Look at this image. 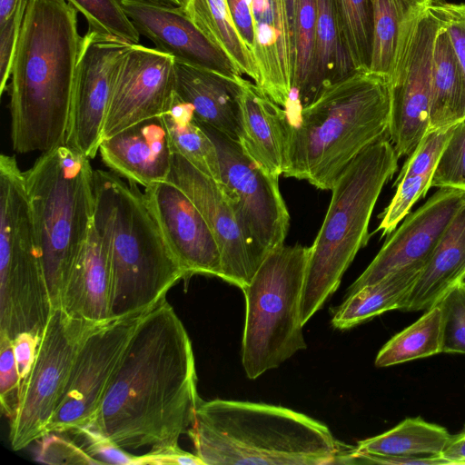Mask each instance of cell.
<instances>
[{
	"label": "cell",
	"instance_id": "cell-1",
	"mask_svg": "<svg viewBox=\"0 0 465 465\" xmlns=\"http://www.w3.org/2000/svg\"><path fill=\"white\" fill-rule=\"evenodd\" d=\"M200 401L192 342L165 298L142 315L86 426L125 450L176 447Z\"/></svg>",
	"mask_w": 465,
	"mask_h": 465
},
{
	"label": "cell",
	"instance_id": "cell-2",
	"mask_svg": "<svg viewBox=\"0 0 465 465\" xmlns=\"http://www.w3.org/2000/svg\"><path fill=\"white\" fill-rule=\"evenodd\" d=\"M65 0H30L13 58L11 141L20 153L64 144L83 36Z\"/></svg>",
	"mask_w": 465,
	"mask_h": 465
},
{
	"label": "cell",
	"instance_id": "cell-3",
	"mask_svg": "<svg viewBox=\"0 0 465 465\" xmlns=\"http://www.w3.org/2000/svg\"><path fill=\"white\" fill-rule=\"evenodd\" d=\"M285 112L282 175L331 190L360 153L388 135L390 82L370 71H353L323 88L311 104Z\"/></svg>",
	"mask_w": 465,
	"mask_h": 465
},
{
	"label": "cell",
	"instance_id": "cell-4",
	"mask_svg": "<svg viewBox=\"0 0 465 465\" xmlns=\"http://www.w3.org/2000/svg\"><path fill=\"white\" fill-rule=\"evenodd\" d=\"M110 171H94V223L109 256V318L147 312L186 273L144 192Z\"/></svg>",
	"mask_w": 465,
	"mask_h": 465
},
{
	"label": "cell",
	"instance_id": "cell-5",
	"mask_svg": "<svg viewBox=\"0 0 465 465\" xmlns=\"http://www.w3.org/2000/svg\"><path fill=\"white\" fill-rule=\"evenodd\" d=\"M187 434L204 465L337 464L344 451L324 423L250 401L201 400Z\"/></svg>",
	"mask_w": 465,
	"mask_h": 465
},
{
	"label": "cell",
	"instance_id": "cell-6",
	"mask_svg": "<svg viewBox=\"0 0 465 465\" xmlns=\"http://www.w3.org/2000/svg\"><path fill=\"white\" fill-rule=\"evenodd\" d=\"M387 136L360 153L331 190L328 211L310 247L300 305L302 325L338 289L357 252L369 241L372 211L398 168L399 158Z\"/></svg>",
	"mask_w": 465,
	"mask_h": 465
},
{
	"label": "cell",
	"instance_id": "cell-7",
	"mask_svg": "<svg viewBox=\"0 0 465 465\" xmlns=\"http://www.w3.org/2000/svg\"><path fill=\"white\" fill-rule=\"evenodd\" d=\"M23 175L52 308H59L93 223L94 170L90 159L62 144L43 152Z\"/></svg>",
	"mask_w": 465,
	"mask_h": 465
},
{
	"label": "cell",
	"instance_id": "cell-8",
	"mask_svg": "<svg viewBox=\"0 0 465 465\" xmlns=\"http://www.w3.org/2000/svg\"><path fill=\"white\" fill-rule=\"evenodd\" d=\"M310 249L301 244L275 248L242 290L246 302L242 362L249 379L307 347L300 305Z\"/></svg>",
	"mask_w": 465,
	"mask_h": 465
},
{
	"label": "cell",
	"instance_id": "cell-9",
	"mask_svg": "<svg viewBox=\"0 0 465 465\" xmlns=\"http://www.w3.org/2000/svg\"><path fill=\"white\" fill-rule=\"evenodd\" d=\"M0 334L42 336L52 312L42 257L15 156L0 155Z\"/></svg>",
	"mask_w": 465,
	"mask_h": 465
},
{
	"label": "cell",
	"instance_id": "cell-10",
	"mask_svg": "<svg viewBox=\"0 0 465 465\" xmlns=\"http://www.w3.org/2000/svg\"><path fill=\"white\" fill-rule=\"evenodd\" d=\"M198 122L216 147L222 183L232 193L237 219L257 270L272 250L284 244L289 229L290 215L280 192L279 177L262 169L237 140Z\"/></svg>",
	"mask_w": 465,
	"mask_h": 465
},
{
	"label": "cell",
	"instance_id": "cell-11",
	"mask_svg": "<svg viewBox=\"0 0 465 465\" xmlns=\"http://www.w3.org/2000/svg\"><path fill=\"white\" fill-rule=\"evenodd\" d=\"M98 323L52 310L34 364L22 383L17 410L10 420L9 440L20 450L46 433L65 389L78 346Z\"/></svg>",
	"mask_w": 465,
	"mask_h": 465
},
{
	"label": "cell",
	"instance_id": "cell-12",
	"mask_svg": "<svg viewBox=\"0 0 465 465\" xmlns=\"http://www.w3.org/2000/svg\"><path fill=\"white\" fill-rule=\"evenodd\" d=\"M428 0L407 19L390 79L389 139L398 158L409 156L429 131L432 55L441 21Z\"/></svg>",
	"mask_w": 465,
	"mask_h": 465
},
{
	"label": "cell",
	"instance_id": "cell-13",
	"mask_svg": "<svg viewBox=\"0 0 465 465\" xmlns=\"http://www.w3.org/2000/svg\"><path fill=\"white\" fill-rule=\"evenodd\" d=\"M143 313L110 319L86 332L76 351L63 397L46 433H71L92 422Z\"/></svg>",
	"mask_w": 465,
	"mask_h": 465
},
{
	"label": "cell",
	"instance_id": "cell-14",
	"mask_svg": "<svg viewBox=\"0 0 465 465\" xmlns=\"http://www.w3.org/2000/svg\"><path fill=\"white\" fill-rule=\"evenodd\" d=\"M131 45L90 30L83 36L64 144L90 160L99 152L115 72Z\"/></svg>",
	"mask_w": 465,
	"mask_h": 465
},
{
	"label": "cell",
	"instance_id": "cell-15",
	"mask_svg": "<svg viewBox=\"0 0 465 465\" xmlns=\"http://www.w3.org/2000/svg\"><path fill=\"white\" fill-rule=\"evenodd\" d=\"M175 96L174 59L156 48L131 45L115 72L102 139L161 116Z\"/></svg>",
	"mask_w": 465,
	"mask_h": 465
},
{
	"label": "cell",
	"instance_id": "cell-16",
	"mask_svg": "<svg viewBox=\"0 0 465 465\" xmlns=\"http://www.w3.org/2000/svg\"><path fill=\"white\" fill-rule=\"evenodd\" d=\"M166 181L187 194L209 225L221 253L222 279L242 290L257 270L226 186L175 152Z\"/></svg>",
	"mask_w": 465,
	"mask_h": 465
},
{
	"label": "cell",
	"instance_id": "cell-17",
	"mask_svg": "<svg viewBox=\"0 0 465 465\" xmlns=\"http://www.w3.org/2000/svg\"><path fill=\"white\" fill-rule=\"evenodd\" d=\"M464 202V192L439 188L392 232L369 266L350 286L347 295L411 264L427 263Z\"/></svg>",
	"mask_w": 465,
	"mask_h": 465
},
{
	"label": "cell",
	"instance_id": "cell-18",
	"mask_svg": "<svg viewBox=\"0 0 465 465\" xmlns=\"http://www.w3.org/2000/svg\"><path fill=\"white\" fill-rule=\"evenodd\" d=\"M143 192L186 277L204 274L222 279V259L217 242L187 194L169 181L153 183Z\"/></svg>",
	"mask_w": 465,
	"mask_h": 465
},
{
	"label": "cell",
	"instance_id": "cell-19",
	"mask_svg": "<svg viewBox=\"0 0 465 465\" xmlns=\"http://www.w3.org/2000/svg\"><path fill=\"white\" fill-rule=\"evenodd\" d=\"M140 35L174 61L203 67L235 79L242 75L227 55L196 27L181 6L148 0H122Z\"/></svg>",
	"mask_w": 465,
	"mask_h": 465
},
{
	"label": "cell",
	"instance_id": "cell-20",
	"mask_svg": "<svg viewBox=\"0 0 465 465\" xmlns=\"http://www.w3.org/2000/svg\"><path fill=\"white\" fill-rule=\"evenodd\" d=\"M98 153L112 172L146 188L167 180L173 150L162 116H156L102 139Z\"/></svg>",
	"mask_w": 465,
	"mask_h": 465
},
{
	"label": "cell",
	"instance_id": "cell-21",
	"mask_svg": "<svg viewBox=\"0 0 465 465\" xmlns=\"http://www.w3.org/2000/svg\"><path fill=\"white\" fill-rule=\"evenodd\" d=\"M255 42L256 85L275 104L287 106L294 65V37L285 0H251Z\"/></svg>",
	"mask_w": 465,
	"mask_h": 465
},
{
	"label": "cell",
	"instance_id": "cell-22",
	"mask_svg": "<svg viewBox=\"0 0 465 465\" xmlns=\"http://www.w3.org/2000/svg\"><path fill=\"white\" fill-rule=\"evenodd\" d=\"M237 84L238 142L262 169L280 177L283 173L286 156V112L253 82L240 75Z\"/></svg>",
	"mask_w": 465,
	"mask_h": 465
},
{
	"label": "cell",
	"instance_id": "cell-23",
	"mask_svg": "<svg viewBox=\"0 0 465 465\" xmlns=\"http://www.w3.org/2000/svg\"><path fill=\"white\" fill-rule=\"evenodd\" d=\"M110 285L107 247L93 220L86 243L62 292L59 308L74 318L104 322L110 320Z\"/></svg>",
	"mask_w": 465,
	"mask_h": 465
},
{
	"label": "cell",
	"instance_id": "cell-24",
	"mask_svg": "<svg viewBox=\"0 0 465 465\" xmlns=\"http://www.w3.org/2000/svg\"><path fill=\"white\" fill-rule=\"evenodd\" d=\"M175 69L177 96L193 107L199 121L238 141V76L231 79L212 70L176 61Z\"/></svg>",
	"mask_w": 465,
	"mask_h": 465
},
{
	"label": "cell",
	"instance_id": "cell-25",
	"mask_svg": "<svg viewBox=\"0 0 465 465\" xmlns=\"http://www.w3.org/2000/svg\"><path fill=\"white\" fill-rule=\"evenodd\" d=\"M464 275L465 202L442 234L400 311H426L463 281Z\"/></svg>",
	"mask_w": 465,
	"mask_h": 465
},
{
	"label": "cell",
	"instance_id": "cell-26",
	"mask_svg": "<svg viewBox=\"0 0 465 465\" xmlns=\"http://www.w3.org/2000/svg\"><path fill=\"white\" fill-rule=\"evenodd\" d=\"M425 264H411L347 295L335 311L331 324L347 330L386 312L401 310Z\"/></svg>",
	"mask_w": 465,
	"mask_h": 465
},
{
	"label": "cell",
	"instance_id": "cell-27",
	"mask_svg": "<svg viewBox=\"0 0 465 465\" xmlns=\"http://www.w3.org/2000/svg\"><path fill=\"white\" fill-rule=\"evenodd\" d=\"M465 119V74L442 25L434 43L429 130L451 127Z\"/></svg>",
	"mask_w": 465,
	"mask_h": 465
},
{
	"label": "cell",
	"instance_id": "cell-28",
	"mask_svg": "<svg viewBox=\"0 0 465 465\" xmlns=\"http://www.w3.org/2000/svg\"><path fill=\"white\" fill-rule=\"evenodd\" d=\"M196 27L232 62L239 73L256 84L259 79L252 53L240 35L226 0H183L181 5Z\"/></svg>",
	"mask_w": 465,
	"mask_h": 465
},
{
	"label": "cell",
	"instance_id": "cell-29",
	"mask_svg": "<svg viewBox=\"0 0 465 465\" xmlns=\"http://www.w3.org/2000/svg\"><path fill=\"white\" fill-rule=\"evenodd\" d=\"M450 438L442 426L420 417L407 418L388 431L358 441L354 449L384 456L441 455Z\"/></svg>",
	"mask_w": 465,
	"mask_h": 465
},
{
	"label": "cell",
	"instance_id": "cell-30",
	"mask_svg": "<svg viewBox=\"0 0 465 465\" xmlns=\"http://www.w3.org/2000/svg\"><path fill=\"white\" fill-rule=\"evenodd\" d=\"M353 71L342 39L336 0H316L313 100L323 88Z\"/></svg>",
	"mask_w": 465,
	"mask_h": 465
},
{
	"label": "cell",
	"instance_id": "cell-31",
	"mask_svg": "<svg viewBox=\"0 0 465 465\" xmlns=\"http://www.w3.org/2000/svg\"><path fill=\"white\" fill-rule=\"evenodd\" d=\"M173 152L222 183L216 147L201 127L193 107L176 94L162 115Z\"/></svg>",
	"mask_w": 465,
	"mask_h": 465
},
{
	"label": "cell",
	"instance_id": "cell-32",
	"mask_svg": "<svg viewBox=\"0 0 465 465\" xmlns=\"http://www.w3.org/2000/svg\"><path fill=\"white\" fill-rule=\"evenodd\" d=\"M372 45L369 71L390 81L407 19L428 0H371Z\"/></svg>",
	"mask_w": 465,
	"mask_h": 465
},
{
	"label": "cell",
	"instance_id": "cell-33",
	"mask_svg": "<svg viewBox=\"0 0 465 465\" xmlns=\"http://www.w3.org/2000/svg\"><path fill=\"white\" fill-rule=\"evenodd\" d=\"M441 346L442 311L437 303L390 339L378 352L375 365L382 368L427 358L440 353Z\"/></svg>",
	"mask_w": 465,
	"mask_h": 465
},
{
	"label": "cell",
	"instance_id": "cell-34",
	"mask_svg": "<svg viewBox=\"0 0 465 465\" xmlns=\"http://www.w3.org/2000/svg\"><path fill=\"white\" fill-rule=\"evenodd\" d=\"M316 0H298L294 30V65L289 104L302 107L313 101Z\"/></svg>",
	"mask_w": 465,
	"mask_h": 465
},
{
	"label": "cell",
	"instance_id": "cell-35",
	"mask_svg": "<svg viewBox=\"0 0 465 465\" xmlns=\"http://www.w3.org/2000/svg\"><path fill=\"white\" fill-rule=\"evenodd\" d=\"M344 46L354 71H369L372 45V1L336 0Z\"/></svg>",
	"mask_w": 465,
	"mask_h": 465
},
{
	"label": "cell",
	"instance_id": "cell-36",
	"mask_svg": "<svg viewBox=\"0 0 465 465\" xmlns=\"http://www.w3.org/2000/svg\"><path fill=\"white\" fill-rule=\"evenodd\" d=\"M88 23V30L139 44L140 34L126 15L122 0H65Z\"/></svg>",
	"mask_w": 465,
	"mask_h": 465
},
{
	"label": "cell",
	"instance_id": "cell-37",
	"mask_svg": "<svg viewBox=\"0 0 465 465\" xmlns=\"http://www.w3.org/2000/svg\"><path fill=\"white\" fill-rule=\"evenodd\" d=\"M430 187L452 188L465 193V119L452 126Z\"/></svg>",
	"mask_w": 465,
	"mask_h": 465
},
{
	"label": "cell",
	"instance_id": "cell-38",
	"mask_svg": "<svg viewBox=\"0 0 465 465\" xmlns=\"http://www.w3.org/2000/svg\"><path fill=\"white\" fill-rule=\"evenodd\" d=\"M432 175L404 176L396 181V193L381 215L377 231L381 235L391 234L400 222L409 214L411 208L424 197L430 188Z\"/></svg>",
	"mask_w": 465,
	"mask_h": 465
},
{
	"label": "cell",
	"instance_id": "cell-39",
	"mask_svg": "<svg viewBox=\"0 0 465 465\" xmlns=\"http://www.w3.org/2000/svg\"><path fill=\"white\" fill-rule=\"evenodd\" d=\"M439 303L442 311L441 352L465 354V280Z\"/></svg>",
	"mask_w": 465,
	"mask_h": 465
},
{
	"label": "cell",
	"instance_id": "cell-40",
	"mask_svg": "<svg viewBox=\"0 0 465 465\" xmlns=\"http://www.w3.org/2000/svg\"><path fill=\"white\" fill-rule=\"evenodd\" d=\"M451 127L429 130L408 156L397 180L411 175H433L450 137Z\"/></svg>",
	"mask_w": 465,
	"mask_h": 465
},
{
	"label": "cell",
	"instance_id": "cell-41",
	"mask_svg": "<svg viewBox=\"0 0 465 465\" xmlns=\"http://www.w3.org/2000/svg\"><path fill=\"white\" fill-rule=\"evenodd\" d=\"M21 386L13 341L0 334V401L2 412L9 420L14 417L17 410Z\"/></svg>",
	"mask_w": 465,
	"mask_h": 465
},
{
	"label": "cell",
	"instance_id": "cell-42",
	"mask_svg": "<svg viewBox=\"0 0 465 465\" xmlns=\"http://www.w3.org/2000/svg\"><path fill=\"white\" fill-rule=\"evenodd\" d=\"M58 432H47L38 441L35 460L46 464H101L83 447Z\"/></svg>",
	"mask_w": 465,
	"mask_h": 465
},
{
	"label": "cell",
	"instance_id": "cell-43",
	"mask_svg": "<svg viewBox=\"0 0 465 465\" xmlns=\"http://www.w3.org/2000/svg\"><path fill=\"white\" fill-rule=\"evenodd\" d=\"M83 442L80 446L101 464L140 465V455L129 453L89 426L73 432Z\"/></svg>",
	"mask_w": 465,
	"mask_h": 465
},
{
	"label": "cell",
	"instance_id": "cell-44",
	"mask_svg": "<svg viewBox=\"0 0 465 465\" xmlns=\"http://www.w3.org/2000/svg\"><path fill=\"white\" fill-rule=\"evenodd\" d=\"M429 8L448 31L465 74V4L430 0Z\"/></svg>",
	"mask_w": 465,
	"mask_h": 465
},
{
	"label": "cell",
	"instance_id": "cell-45",
	"mask_svg": "<svg viewBox=\"0 0 465 465\" xmlns=\"http://www.w3.org/2000/svg\"><path fill=\"white\" fill-rule=\"evenodd\" d=\"M40 340V335L32 332L20 333L13 340L14 353L21 383L34 364Z\"/></svg>",
	"mask_w": 465,
	"mask_h": 465
},
{
	"label": "cell",
	"instance_id": "cell-46",
	"mask_svg": "<svg viewBox=\"0 0 465 465\" xmlns=\"http://www.w3.org/2000/svg\"><path fill=\"white\" fill-rule=\"evenodd\" d=\"M226 4L240 35L252 53L255 31L251 0H226Z\"/></svg>",
	"mask_w": 465,
	"mask_h": 465
},
{
	"label": "cell",
	"instance_id": "cell-47",
	"mask_svg": "<svg viewBox=\"0 0 465 465\" xmlns=\"http://www.w3.org/2000/svg\"><path fill=\"white\" fill-rule=\"evenodd\" d=\"M140 455L141 465H204L203 460L196 454L184 451L179 446L158 450H149L148 452Z\"/></svg>",
	"mask_w": 465,
	"mask_h": 465
},
{
	"label": "cell",
	"instance_id": "cell-48",
	"mask_svg": "<svg viewBox=\"0 0 465 465\" xmlns=\"http://www.w3.org/2000/svg\"><path fill=\"white\" fill-rule=\"evenodd\" d=\"M441 455L453 465L465 464V429L456 435H451Z\"/></svg>",
	"mask_w": 465,
	"mask_h": 465
},
{
	"label": "cell",
	"instance_id": "cell-49",
	"mask_svg": "<svg viewBox=\"0 0 465 465\" xmlns=\"http://www.w3.org/2000/svg\"><path fill=\"white\" fill-rule=\"evenodd\" d=\"M30 0H0V24L20 9H26Z\"/></svg>",
	"mask_w": 465,
	"mask_h": 465
},
{
	"label": "cell",
	"instance_id": "cell-50",
	"mask_svg": "<svg viewBox=\"0 0 465 465\" xmlns=\"http://www.w3.org/2000/svg\"><path fill=\"white\" fill-rule=\"evenodd\" d=\"M297 2H298V0H285L287 14H288L290 25L292 27V31L293 34V37H294V30H295Z\"/></svg>",
	"mask_w": 465,
	"mask_h": 465
},
{
	"label": "cell",
	"instance_id": "cell-51",
	"mask_svg": "<svg viewBox=\"0 0 465 465\" xmlns=\"http://www.w3.org/2000/svg\"><path fill=\"white\" fill-rule=\"evenodd\" d=\"M165 5L181 6L183 0H148Z\"/></svg>",
	"mask_w": 465,
	"mask_h": 465
},
{
	"label": "cell",
	"instance_id": "cell-52",
	"mask_svg": "<svg viewBox=\"0 0 465 465\" xmlns=\"http://www.w3.org/2000/svg\"><path fill=\"white\" fill-rule=\"evenodd\" d=\"M464 280H465V275H464Z\"/></svg>",
	"mask_w": 465,
	"mask_h": 465
}]
</instances>
